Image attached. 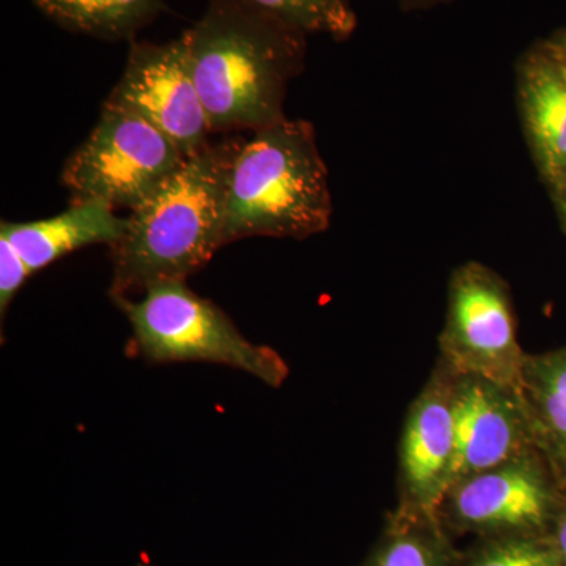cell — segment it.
<instances>
[{"label":"cell","mask_w":566,"mask_h":566,"mask_svg":"<svg viewBox=\"0 0 566 566\" xmlns=\"http://www.w3.org/2000/svg\"><path fill=\"white\" fill-rule=\"evenodd\" d=\"M542 40L545 41L547 50H549L566 74V28L558 29V31L551 33L549 36Z\"/></svg>","instance_id":"obj_19"},{"label":"cell","mask_w":566,"mask_h":566,"mask_svg":"<svg viewBox=\"0 0 566 566\" xmlns=\"http://www.w3.org/2000/svg\"><path fill=\"white\" fill-rule=\"evenodd\" d=\"M307 35H326L334 41L352 39L357 14L352 0H251Z\"/></svg>","instance_id":"obj_15"},{"label":"cell","mask_w":566,"mask_h":566,"mask_svg":"<svg viewBox=\"0 0 566 566\" xmlns=\"http://www.w3.org/2000/svg\"><path fill=\"white\" fill-rule=\"evenodd\" d=\"M455 371L441 359L409 406L398 458L400 509L405 515L438 521L455 453Z\"/></svg>","instance_id":"obj_8"},{"label":"cell","mask_w":566,"mask_h":566,"mask_svg":"<svg viewBox=\"0 0 566 566\" xmlns=\"http://www.w3.org/2000/svg\"><path fill=\"white\" fill-rule=\"evenodd\" d=\"M557 551L560 560H564L566 565V512L560 516V521H558Z\"/></svg>","instance_id":"obj_22"},{"label":"cell","mask_w":566,"mask_h":566,"mask_svg":"<svg viewBox=\"0 0 566 566\" xmlns=\"http://www.w3.org/2000/svg\"><path fill=\"white\" fill-rule=\"evenodd\" d=\"M211 133L285 120L290 82L303 73L307 33L251 0H208L182 32Z\"/></svg>","instance_id":"obj_1"},{"label":"cell","mask_w":566,"mask_h":566,"mask_svg":"<svg viewBox=\"0 0 566 566\" xmlns=\"http://www.w3.org/2000/svg\"><path fill=\"white\" fill-rule=\"evenodd\" d=\"M551 199H553L554 207H556L558 219H560L562 227L566 232V186L565 188L551 191Z\"/></svg>","instance_id":"obj_21"},{"label":"cell","mask_w":566,"mask_h":566,"mask_svg":"<svg viewBox=\"0 0 566 566\" xmlns=\"http://www.w3.org/2000/svg\"><path fill=\"white\" fill-rule=\"evenodd\" d=\"M469 566H560V556L538 539L512 535L491 543Z\"/></svg>","instance_id":"obj_17"},{"label":"cell","mask_w":566,"mask_h":566,"mask_svg":"<svg viewBox=\"0 0 566 566\" xmlns=\"http://www.w3.org/2000/svg\"><path fill=\"white\" fill-rule=\"evenodd\" d=\"M65 31L104 41H133L164 10V0H32Z\"/></svg>","instance_id":"obj_14"},{"label":"cell","mask_w":566,"mask_h":566,"mask_svg":"<svg viewBox=\"0 0 566 566\" xmlns=\"http://www.w3.org/2000/svg\"><path fill=\"white\" fill-rule=\"evenodd\" d=\"M558 485L536 450L460 480L439 509L460 527L479 532H531L549 516Z\"/></svg>","instance_id":"obj_9"},{"label":"cell","mask_w":566,"mask_h":566,"mask_svg":"<svg viewBox=\"0 0 566 566\" xmlns=\"http://www.w3.org/2000/svg\"><path fill=\"white\" fill-rule=\"evenodd\" d=\"M133 329L134 352L151 364L212 363L281 387L289 365L266 345L252 344L230 316L186 281L153 283L139 301L114 297Z\"/></svg>","instance_id":"obj_4"},{"label":"cell","mask_w":566,"mask_h":566,"mask_svg":"<svg viewBox=\"0 0 566 566\" xmlns=\"http://www.w3.org/2000/svg\"><path fill=\"white\" fill-rule=\"evenodd\" d=\"M188 156L151 123L104 104L99 120L63 166L71 202L139 208Z\"/></svg>","instance_id":"obj_5"},{"label":"cell","mask_w":566,"mask_h":566,"mask_svg":"<svg viewBox=\"0 0 566 566\" xmlns=\"http://www.w3.org/2000/svg\"><path fill=\"white\" fill-rule=\"evenodd\" d=\"M536 452L566 488V346L527 354L520 387Z\"/></svg>","instance_id":"obj_13"},{"label":"cell","mask_w":566,"mask_h":566,"mask_svg":"<svg viewBox=\"0 0 566 566\" xmlns=\"http://www.w3.org/2000/svg\"><path fill=\"white\" fill-rule=\"evenodd\" d=\"M403 11L431 10L434 7L444 6L452 0H395Z\"/></svg>","instance_id":"obj_20"},{"label":"cell","mask_w":566,"mask_h":566,"mask_svg":"<svg viewBox=\"0 0 566 566\" xmlns=\"http://www.w3.org/2000/svg\"><path fill=\"white\" fill-rule=\"evenodd\" d=\"M111 205L85 200L52 218L31 222L0 223V234L21 253L32 274L39 273L63 256L93 244L109 248L122 240L128 218H122Z\"/></svg>","instance_id":"obj_12"},{"label":"cell","mask_w":566,"mask_h":566,"mask_svg":"<svg viewBox=\"0 0 566 566\" xmlns=\"http://www.w3.org/2000/svg\"><path fill=\"white\" fill-rule=\"evenodd\" d=\"M104 104L139 115L186 156L210 145V122L193 82L182 33L163 44L132 41L125 71Z\"/></svg>","instance_id":"obj_7"},{"label":"cell","mask_w":566,"mask_h":566,"mask_svg":"<svg viewBox=\"0 0 566 566\" xmlns=\"http://www.w3.org/2000/svg\"><path fill=\"white\" fill-rule=\"evenodd\" d=\"M334 205L314 125L274 123L240 140L227 185L223 244L245 238L307 240L326 232Z\"/></svg>","instance_id":"obj_3"},{"label":"cell","mask_w":566,"mask_h":566,"mask_svg":"<svg viewBox=\"0 0 566 566\" xmlns=\"http://www.w3.org/2000/svg\"><path fill=\"white\" fill-rule=\"evenodd\" d=\"M240 140L207 145L128 216L111 248L112 300L153 283L186 281L223 244L227 185Z\"/></svg>","instance_id":"obj_2"},{"label":"cell","mask_w":566,"mask_h":566,"mask_svg":"<svg viewBox=\"0 0 566 566\" xmlns=\"http://www.w3.org/2000/svg\"><path fill=\"white\" fill-rule=\"evenodd\" d=\"M516 99L528 150L551 191L566 186V74L535 41L516 63Z\"/></svg>","instance_id":"obj_11"},{"label":"cell","mask_w":566,"mask_h":566,"mask_svg":"<svg viewBox=\"0 0 566 566\" xmlns=\"http://www.w3.org/2000/svg\"><path fill=\"white\" fill-rule=\"evenodd\" d=\"M32 271L13 244L0 234V314L6 316L11 301L14 300Z\"/></svg>","instance_id":"obj_18"},{"label":"cell","mask_w":566,"mask_h":566,"mask_svg":"<svg viewBox=\"0 0 566 566\" xmlns=\"http://www.w3.org/2000/svg\"><path fill=\"white\" fill-rule=\"evenodd\" d=\"M424 517L398 512V531L386 539L368 566H442V554L433 539L416 531Z\"/></svg>","instance_id":"obj_16"},{"label":"cell","mask_w":566,"mask_h":566,"mask_svg":"<svg viewBox=\"0 0 566 566\" xmlns=\"http://www.w3.org/2000/svg\"><path fill=\"white\" fill-rule=\"evenodd\" d=\"M453 415L455 453L449 490L460 480L536 450L521 395L510 387L455 374Z\"/></svg>","instance_id":"obj_10"},{"label":"cell","mask_w":566,"mask_h":566,"mask_svg":"<svg viewBox=\"0 0 566 566\" xmlns=\"http://www.w3.org/2000/svg\"><path fill=\"white\" fill-rule=\"evenodd\" d=\"M509 283L480 262L460 264L447 289L442 360L457 375L480 376L520 394L527 353L517 342Z\"/></svg>","instance_id":"obj_6"}]
</instances>
